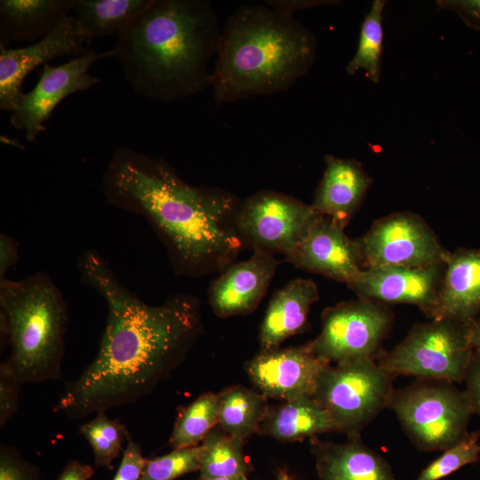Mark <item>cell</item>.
<instances>
[{"label":"cell","mask_w":480,"mask_h":480,"mask_svg":"<svg viewBox=\"0 0 480 480\" xmlns=\"http://www.w3.org/2000/svg\"><path fill=\"white\" fill-rule=\"evenodd\" d=\"M324 163L311 205L319 214L346 228L360 208L372 179L356 159L325 155Z\"/></svg>","instance_id":"ac0fdd59"},{"label":"cell","mask_w":480,"mask_h":480,"mask_svg":"<svg viewBox=\"0 0 480 480\" xmlns=\"http://www.w3.org/2000/svg\"><path fill=\"white\" fill-rule=\"evenodd\" d=\"M93 468L78 460H71L65 467L57 480H89L93 476Z\"/></svg>","instance_id":"f35d334b"},{"label":"cell","mask_w":480,"mask_h":480,"mask_svg":"<svg viewBox=\"0 0 480 480\" xmlns=\"http://www.w3.org/2000/svg\"><path fill=\"white\" fill-rule=\"evenodd\" d=\"M201 445L173 449L171 452L147 459L140 480H174L200 470Z\"/></svg>","instance_id":"4dcf8cb0"},{"label":"cell","mask_w":480,"mask_h":480,"mask_svg":"<svg viewBox=\"0 0 480 480\" xmlns=\"http://www.w3.org/2000/svg\"><path fill=\"white\" fill-rule=\"evenodd\" d=\"M472 345L474 349L480 351V313L474 321L473 333H472Z\"/></svg>","instance_id":"ab89813d"},{"label":"cell","mask_w":480,"mask_h":480,"mask_svg":"<svg viewBox=\"0 0 480 480\" xmlns=\"http://www.w3.org/2000/svg\"><path fill=\"white\" fill-rule=\"evenodd\" d=\"M68 318L63 294L46 272L0 279V322L11 348L6 361L23 384L60 378Z\"/></svg>","instance_id":"5b68a950"},{"label":"cell","mask_w":480,"mask_h":480,"mask_svg":"<svg viewBox=\"0 0 480 480\" xmlns=\"http://www.w3.org/2000/svg\"><path fill=\"white\" fill-rule=\"evenodd\" d=\"M385 0H374L369 12L365 15L360 29L359 40L354 56L345 68L353 76L364 70L372 83H379L383 52V11Z\"/></svg>","instance_id":"4316f807"},{"label":"cell","mask_w":480,"mask_h":480,"mask_svg":"<svg viewBox=\"0 0 480 480\" xmlns=\"http://www.w3.org/2000/svg\"><path fill=\"white\" fill-rule=\"evenodd\" d=\"M276 480H293V478L284 469H279L276 473Z\"/></svg>","instance_id":"b9f144b4"},{"label":"cell","mask_w":480,"mask_h":480,"mask_svg":"<svg viewBox=\"0 0 480 480\" xmlns=\"http://www.w3.org/2000/svg\"><path fill=\"white\" fill-rule=\"evenodd\" d=\"M219 395L206 392L199 396L178 414L169 444L173 449L198 445L218 424Z\"/></svg>","instance_id":"83f0119b"},{"label":"cell","mask_w":480,"mask_h":480,"mask_svg":"<svg viewBox=\"0 0 480 480\" xmlns=\"http://www.w3.org/2000/svg\"><path fill=\"white\" fill-rule=\"evenodd\" d=\"M101 188L109 205L148 222L177 276L220 273L247 248L237 224L243 200L220 188L188 183L163 158L116 148Z\"/></svg>","instance_id":"7a4b0ae2"},{"label":"cell","mask_w":480,"mask_h":480,"mask_svg":"<svg viewBox=\"0 0 480 480\" xmlns=\"http://www.w3.org/2000/svg\"><path fill=\"white\" fill-rule=\"evenodd\" d=\"M479 460L480 431L468 432L462 440L429 463L415 480H440Z\"/></svg>","instance_id":"f546056e"},{"label":"cell","mask_w":480,"mask_h":480,"mask_svg":"<svg viewBox=\"0 0 480 480\" xmlns=\"http://www.w3.org/2000/svg\"><path fill=\"white\" fill-rule=\"evenodd\" d=\"M320 480H396L390 464L361 440L316 441L312 450Z\"/></svg>","instance_id":"44dd1931"},{"label":"cell","mask_w":480,"mask_h":480,"mask_svg":"<svg viewBox=\"0 0 480 480\" xmlns=\"http://www.w3.org/2000/svg\"><path fill=\"white\" fill-rule=\"evenodd\" d=\"M74 0H1V44L45 37L73 10Z\"/></svg>","instance_id":"7402d4cb"},{"label":"cell","mask_w":480,"mask_h":480,"mask_svg":"<svg viewBox=\"0 0 480 480\" xmlns=\"http://www.w3.org/2000/svg\"><path fill=\"white\" fill-rule=\"evenodd\" d=\"M0 108L12 113L17 108L27 76L54 58H76L85 54L90 44L73 16L65 17L43 39L25 47L7 49L0 44Z\"/></svg>","instance_id":"4fadbf2b"},{"label":"cell","mask_w":480,"mask_h":480,"mask_svg":"<svg viewBox=\"0 0 480 480\" xmlns=\"http://www.w3.org/2000/svg\"><path fill=\"white\" fill-rule=\"evenodd\" d=\"M222 26L208 0H152L113 48L134 92L169 103L211 87Z\"/></svg>","instance_id":"3957f363"},{"label":"cell","mask_w":480,"mask_h":480,"mask_svg":"<svg viewBox=\"0 0 480 480\" xmlns=\"http://www.w3.org/2000/svg\"><path fill=\"white\" fill-rule=\"evenodd\" d=\"M19 260L18 243L12 236L1 233L0 235V279L5 278L6 272L14 266Z\"/></svg>","instance_id":"74e56055"},{"label":"cell","mask_w":480,"mask_h":480,"mask_svg":"<svg viewBox=\"0 0 480 480\" xmlns=\"http://www.w3.org/2000/svg\"><path fill=\"white\" fill-rule=\"evenodd\" d=\"M147 459L143 457L140 445L129 435L120 466L113 480H140Z\"/></svg>","instance_id":"836d02e7"},{"label":"cell","mask_w":480,"mask_h":480,"mask_svg":"<svg viewBox=\"0 0 480 480\" xmlns=\"http://www.w3.org/2000/svg\"><path fill=\"white\" fill-rule=\"evenodd\" d=\"M395 378L376 359L327 364L312 396L329 412L336 432L351 438L388 407Z\"/></svg>","instance_id":"ba28073f"},{"label":"cell","mask_w":480,"mask_h":480,"mask_svg":"<svg viewBox=\"0 0 480 480\" xmlns=\"http://www.w3.org/2000/svg\"><path fill=\"white\" fill-rule=\"evenodd\" d=\"M219 395L218 424L227 433L246 440L257 433L268 408V398L244 386H230Z\"/></svg>","instance_id":"d4e9b609"},{"label":"cell","mask_w":480,"mask_h":480,"mask_svg":"<svg viewBox=\"0 0 480 480\" xmlns=\"http://www.w3.org/2000/svg\"><path fill=\"white\" fill-rule=\"evenodd\" d=\"M320 215L292 196L263 189L243 200L237 224L247 248L285 259Z\"/></svg>","instance_id":"30bf717a"},{"label":"cell","mask_w":480,"mask_h":480,"mask_svg":"<svg viewBox=\"0 0 480 480\" xmlns=\"http://www.w3.org/2000/svg\"><path fill=\"white\" fill-rule=\"evenodd\" d=\"M472 412L480 416V351L474 349L464 381Z\"/></svg>","instance_id":"d590c367"},{"label":"cell","mask_w":480,"mask_h":480,"mask_svg":"<svg viewBox=\"0 0 480 480\" xmlns=\"http://www.w3.org/2000/svg\"><path fill=\"white\" fill-rule=\"evenodd\" d=\"M198 480H248L247 476L231 477L200 478Z\"/></svg>","instance_id":"60d3db41"},{"label":"cell","mask_w":480,"mask_h":480,"mask_svg":"<svg viewBox=\"0 0 480 480\" xmlns=\"http://www.w3.org/2000/svg\"><path fill=\"white\" fill-rule=\"evenodd\" d=\"M284 260L347 285L364 268L357 239L348 236L345 227L323 215Z\"/></svg>","instance_id":"2e32d148"},{"label":"cell","mask_w":480,"mask_h":480,"mask_svg":"<svg viewBox=\"0 0 480 480\" xmlns=\"http://www.w3.org/2000/svg\"><path fill=\"white\" fill-rule=\"evenodd\" d=\"M392 321L385 304L361 298L342 301L324 309L322 330L306 346L330 364L377 359Z\"/></svg>","instance_id":"9c48e42d"},{"label":"cell","mask_w":480,"mask_h":480,"mask_svg":"<svg viewBox=\"0 0 480 480\" xmlns=\"http://www.w3.org/2000/svg\"><path fill=\"white\" fill-rule=\"evenodd\" d=\"M79 431L93 452L95 464L108 468H112L113 460L119 456L130 435L125 425L118 419H110L105 411L98 412L92 420L83 423Z\"/></svg>","instance_id":"f1b7e54d"},{"label":"cell","mask_w":480,"mask_h":480,"mask_svg":"<svg viewBox=\"0 0 480 480\" xmlns=\"http://www.w3.org/2000/svg\"><path fill=\"white\" fill-rule=\"evenodd\" d=\"M388 407L420 451H445L468 433L473 414L464 390L453 383L427 380L394 389Z\"/></svg>","instance_id":"52a82bcc"},{"label":"cell","mask_w":480,"mask_h":480,"mask_svg":"<svg viewBox=\"0 0 480 480\" xmlns=\"http://www.w3.org/2000/svg\"><path fill=\"white\" fill-rule=\"evenodd\" d=\"M439 10L455 12L471 28L480 30V0H436Z\"/></svg>","instance_id":"e575fe53"},{"label":"cell","mask_w":480,"mask_h":480,"mask_svg":"<svg viewBox=\"0 0 480 480\" xmlns=\"http://www.w3.org/2000/svg\"><path fill=\"white\" fill-rule=\"evenodd\" d=\"M445 262L421 268H365L348 284L358 298L382 304H412L432 317Z\"/></svg>","instance_id":"5bb4252c"},{"label":"cell","mask_w":480,"mask_h":480,"mask_svg":"<svg viewBox=\"0 0 480 480\" xmlns=\"http://www.w3.org/2000/svg\"><path fill=\"white\" fill-rule=\"evenodd\" d=\"M327 364L304 345L260 351L245 363L244 370L260 393L283 402L313 396Z\"/></svg>","instance_id":"9a60e30c"},{"label":"cell","mask_w":480,"mask_h":480,"mask_svg":"<svg viewBox=\"0 0 480 480\" xmlns=\"http://www.w3.org/2000/svg\"><path fill=\"white\" fill-rule=\"evenodd\" d=\"M244 443L216 425L202 441L199 477L247 476L253 467L244 455Z\"/></svg>","instance_id":"484cf974"},{"label":"cell","mask_w":480,"mask_h":480,"mask_svg":"<svg viewBox=\"0 0 480 480\" xmlns=\"http://www.w3.org/2000/svg\"><path fill=\"white\" fill-rule=\"evenodd\" d=\"M76 267L82 281L104 300L108 315L95 357L67 384L54 407L74 420L150 394L181 364L203 332L197 297L173 294L149 305L93 249L81 253Z\"/></svg>","instance_id":"6da1fadb"},{"label":"cell","mask_w":480,"mask_h":480,"mask_svg":"<svg viewBox=\"0 0 480 480\" xmlns=\"http://www.w3.org/2000/svg\"><path fill=\"white\" fill-rule=\"evenodd\" d=\"M108 57H114L113 49L101 53L91 50L58 66L45 64L35 87L23 92L12 112V126L22 131L28 141H35L45 131L44 123L65 98L102 82L88 71L94 62Z\"/></svg>","instance_id":"7c38bea8"},{"label":"cell","mask_w":480,"mask_h":480,"mask_svg":"<svg viewBox=\"0 0 480 480\" xmlns=\"http://www.w3.org/2000/svg\"><path fill=\"white\" fill-rule=\"evenodd\" d=\"M473 323L435 318L413 325L406 337L376 361L394 375L461 383L474 351Z\"/></svg>","instance_id":"8992f818"},{"label":"cell","mask_w":480,"mask_h":480,"mask_svg":"<svg viewBox=\"0 0 480 480\" xmlns=\"http://www.w3.org/2000/svg\"><path fill=\"white\" fill-rule=\"evenodd\" d=\"M337 0H268L265 4L287 15L293 16L296 12L321 5H338Z\"/></svg>","instance_id":"8d00e7d4"},{"label":"cell","mask_w":480,"mask_h":480,"mask_svg":"<svg viewBox=\"0 0 480 480\" xmlns=\"http://www.w3.org/2000/svg\"><path fill=\"white\" fill-rule=\"evenodd\" d=\"M318 300V288L312 279H292L277 290L260 326V351L278 348L285 340L302 332L310 308Z\"/></svg>","instance_id":"ffe728a7"},{"label":"cell","mask_w":480,"mask_h":480,"mask_svg":"<svg viewBox=\"0 0 480 480\" xmlns=\"http://www.w3.org/2000/svg\"><path fill=\"white\" fill-rule=\"evenodd\" d=\"M0 480H41L40 470L13 446L1 444Z\"/></svg>","instance_id":"d6a6232c"},{"label":"cell","mask_w":480,"mask_h":480,"mask_svg":"<svg viewBox=\"0 0 480 480\" xmlns=\"http://www.w3.org/2000/svg\"><path fill=\"white\" fill-rule=\"evenodd\" d=\"M279 264L275 256L252 252L247 260L229 265L209 285L208 300L213 313L226 318L253 312Z\"/></svg>","instance_id":"e0dca14e"},{"label":"cell","mask_w":480,"mask_h":480,"mask_svg":"<svg viewBox=\"0 0 480 480\" xmlns=\"http://www.w3.org/2000/svg\"><path fill=\"white\" fill-rule=\"evenodd\" d=\"M331 432L336 429L329 412L306 396L268 406L256 434L292 443Z\"/></svg>","instance_id":"603a6c76"},{"label":"cell","mask_w":480,"mask_h":480,"mask_svg":"<svg viewBox=\"0 0 480 480\" xmlns=\"http://www.w3.org/2000/svg\"><path fill=\"white\" fill-rule=\"evenodd\" d=\"M152 0H74L73 16L89 44L125 29Z\"/></svg>","instance_id":"cb8c5ba5"},{"label":"cell","mask_w":480,"mask_h":480,"mask_svg":"<svg viewBox=\"0 0 480 480\" xmlns=\"http://www.w3.org/2000/svg\"><path fill=\"white\" fill-rule=\"evenodd\" d=\"M315 35L266 4L235 11L222 26L211 87L217 104L288 90L312 68Z\"/></svg>","instance_id":"277c9868"},{"label":"cell","mask_w":480,"mask_h":480,"mask_svg":"<svg viewBox=\"0 0 480 480\" xmlns=\"http://www.w3.org/2000/svg\"><path fill=\"white\" fill-rule=\"evenodd\" d=\"M365 268H421L445 262L444 248L428 224L411 212H394L375 220L357 239Z\"/></svg>","instance_id":"8fae6325"},{"label":"cell","mask_w":480,"mask_h":480,"mask_svg":"<svg viewBox=\"0 0 480 480\" xmlns=\"http://www.w3.org/2000/svg\"><path fill=\"white\" fill-rule=\"evenodd\" d=\"M22 384L9 363L7 361L2 362L0 364L1 428L6 425L18 410Z\"/></svg>","instance_id":"1f68e13d"},{"label":"cell","mask_w":480,"mask_h":480,"mask_svg":"<svg viewBox=\"0 0 480 480\" xmlns=\"http://www.w3.org/2000/svg\"><path fill=\"white\" fill-rule=\"evenodd\" d=\"M480 313V248L449 253L431 319L473 323Z\"/></svg>","instance_id":"d6986e66"}]
</instances>
